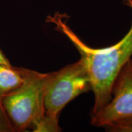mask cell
I'll use <instances>...</instances> for the list:
<instances>
[{"instance_id": "6da1fadb", "label": "cell", "mask_w": 132, "mask_h": 132, "mask_svg": "<svg viewBox=\"0 0 132 132\" xmlns=\"http://www.w3.org/2000/svg\"><path fill=\"white\" fill-rule=\"evenodd\" d=\"M132 10V0H123ZM55 28L72 43L81 56L91 84L94 103L90 116L103 108L111 98L112 88L123 65L132 57V22L130 30L116 44L103 48H93L85 43L67 25L64 15L56 13L47 18Z\"/></svg>"}, {"instance_id": "7a4b0ae2", "label": "cell", "mask_w": 132, "mask_h": 132, "mask_svg": "<svg viewBox=\"0 0 132 132\" xmlns=\"http://www.w3.org/2000/svg\"><path fill=\"white\" fill-rule=\"evenodd\" d=\"M50 73L26 69L23 85L3 97V103L15 131L33 130L45 116L44 95Z\"/></svg>"}, {"instance_id": "3957f363", "label": "cell", "mask_w": 132, "mask_h": 132, "mask_svg": "<svg viewBox=\"0 0 132 132\" xmlns=\"http://www.w3.org/2000/svg\"><path fill=\"white\" fill-rule=\"evenodd\" d=\"M91 90L90 79L81 59L51 72L44 95L45 114L59 119L61 112L69 102Z\"/></svg>"}, {"instance_id": "277c9868", "label": "cell", "mask_w": 132, "mask_h": 132, "mask_svg": "<svg viewBox=\"0 0 132 132\" xmlns=\"http://www.w3.org/2000/svg\"><path fill=\"white\" fill-rule=\"evenodd\" d=\"M90 117L92 125L103 127L116 120L132 117V57L117 76L112 88L111 100L100 111Z\"/></svg>"}, {"instance_id": "5b68a950", "label": "cell", "mask_w": 132, "mask_h": 132, "mask_svg": "<svg viewBox=\"0 0 132 132\" xmlns=\"http://www.w3.org/2000/svg\"><path fill=\"white\" fill-rule=\"evenodd\" d=\"M25 68L0 64V98L19 89L25 80Z\"/></svg>"}, {"instance_id": "8992f818", "label": "cell", "mask_w": 132, "mask_h": 132, "mask_svg": "<svg viewBox=\"0 0 132 132\" xmlns=\"http://www.w3.org/2000/svg\"><path fill=\"white\" fill-rule=\"evenodd\" d=\"M62 130L59 125V119L51 118L45 114L39 122L36 125L32 131L58 132Z\"/></svg>"}, {"instance_id": "52a82bcc", "label": "cell", "mask_w": 132, "mask_h": 132, "mask_svg": "<svg viewBox=\"0 0 132 132\" xmlns=\"http://www.w3.org/2000/svg\"><path fill=\"white\" fill-rule=\"evenodd\" d=\"M103 127L110 132H132V117L116 120Z\"/></svg>"}, {"instance_id": "ba28073f", "label": "cell", "mask_w": 132, "mask_h": 132, "mask_svg": "<svg viewBox=\"0 0 132 132\" xmlns=\"http://www.w3.org/2000/svg\"><path fill=\"white\" fill-rule=\"evenodd\" d=\"M12 123L5 110L2 98H0V132H14Z\"/></svg>"}, {"instance_id": "9c48e42d", "label": "cell", "mask_w": 132, "mask_h": 132, "mask_svg": "<svg viewBox=\"0 0 132 132\" xmlns=\"http://www.w3.org/2000/svg\"><path fill=\"white\" fill-rule=\"evenodd\" d=\"M0 64H5V65H11V64L10 63L8 59L6 57V56L3 54L2 51L0 49Z\"/></svg>"}]
</instances>
